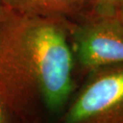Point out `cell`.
Segmentation results:
<instances>
[{
	"label": "cell",
	"mask_w": 123,
	"mask_h": 123,
	"mask_svg": "<svg viewBox=\"0 0 123 123\" xmlns=\"http://www.w3.org/2000/svg\"><path fill=\"white\" fill-rule=\"evenodd\" d=\"M68 20L0 7V99L24 114L42 104L57 112L73 91Z\"/></svg>",
	"instance_id": "cell-1"
},
{
	"label": "cell",
	"mask_w": 123,
	"mask_h": 123,
	"mask_svg": "<svg viewBox=\"0 0 123 123\" xmlns=\"http://www.w3.org/2000/svg\"><path fill=\"white\" fill-rule=\"evenodd\" d=\"M89 72L64 123H123V63Z\"/></svg>",
	"instance_id": "cell-2"
},
{
	"label": "cell",
	"mask_w": 123,
	"mask_h": 123,
	"mask_svg": "<svg viewBox=\"0 0 123 123\" xmlns=\"http://www.w3.org/2000/svg\"><path fill=\"white\" fill-rule=\"evenodd\" d=\"M68 26L74 58L83 69L123 63V22L116 15L84 16Z\"/></svg>",
	"instance_id": "cell-3"
},
{
	"label": "cell",
	"mask_w": 123,
	"mask_h": 123,
	"mask_svg": "<svg viewBox=\"0 0 123 123\" xmlns=\"http://www.w3.org/2000/svg\"><path fill=\"white\" fill-rule=\"evenodd\" d=\"M2 5L22 14L67 19L84 14L85 0H1Z\"/></svg>",
	"instance_id": "cell-4"
},
{
	"label": "cell",
	"mask_w": 123,
	"mask_h": 123,
	"mask_svg": "<svg viewBox=\"0 0 123 123\" xmlns=\"http://www.w3.org/2000/svg\"><path fill=\"white\" fill-rule=\"evenodd\" d=\"M122 0H85V16H114Z\"/></svg>",
	"instance_id": "cell-5"
},
{
	"label": "cell",
	"mask_w": 123,
	"mask_h": 123,
	"mask_svg": "<svg viewBox=\"0 0 123 123\" xmlns=\"http://www.w3.org/2000/svg\"><path fill=\"white\" fill-rule=\"evenodd\" d=\"M6 108L0 99V123H6Z\"/></svg>",
	"instance_id": "cell-6"
},
{
	"label": "cell",
	"mask_w": 123,
	"mask_h": 123,
	"mask_svg": "<svg viewBox=\"0 0 123 123\" xmlns=\"http://www.w3.org/2000/svg\"><path fill=\"white\" fill-rule=\"evenodd\" d=\"M116 16L123 22V0H122L121 2H120L118 8L117 10Z\"/></svg>",
	"instance_id": "cell-7"
},
{
	"label": "cell",
	"mask_w": 123,
	"mask_h": 123,
	"mask_svg": "<svg viewBox=\"0 0 123 123\" xmlns=\"http://www.w3.org/2000/svg\"><path fill=\"white\" fill-rule=\"evenodd\" d=\"M1 6H2V2H1V0H0V7H1Z\"/></svg>",
	"instance_id": "cell-8"
}]
</instances>
